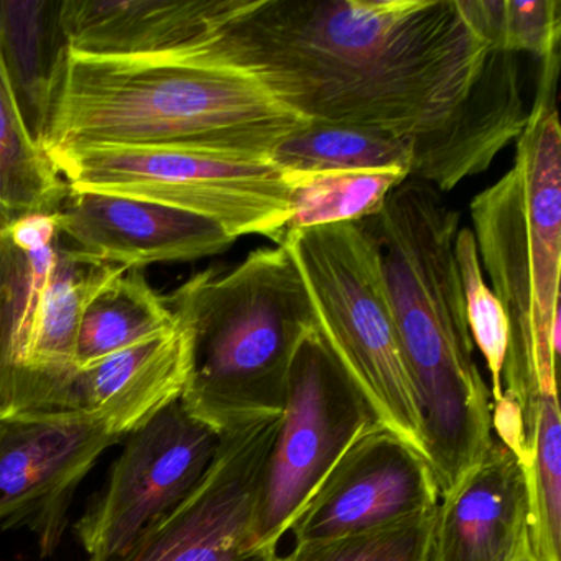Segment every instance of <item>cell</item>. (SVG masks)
I'll return each instance as SVG.
<instances>
[{
    "instance_id": "obj_5",
    "label": "cell",
    "mask_w": 561,
    "mask_h": 561,
    "mask_svg": "<svg viewBox=\"0 0 561 561\" xmlns=\"http://www.w3.org/2000/svg\"><path fill=\"white\" fill-rule=\"evenodd\" d=\"M163 297L190 334L186 412L219 435L280 416L291 360L314 330L287 249H255L236 267L198 272Z\"/></svg>"
},
{
    "instance_id": "obj_2",
    "label": "cell",
    "mask_w": 561,
    "mask_h": 561,
    "mask_svg": "<svg viewBox=\"0 0 561 561\" xmlns=\"http://www.w3.org/2000/svg\"><path fill=\"white\" fill-rule=\"evenodd\" d=\"M459 219L435 186L409 179L360 222L379 249L439 497L494 438L491 392L474 360L456 261Z\"/></svg>"
},
{
    "instance_id": "obj_17",
    "label": "cell",
    "mask_w": 561,
    "mask_h": 561,
    "mask_svg": "<svg viewBox=\"0 0 561 561\" xmlns=\"http://www.w3.org/2000/svg\"><path fill=\"white\" fill-rule=\"evenodd\" d=\"M61 48L58 2L0 0V55L28 130L41 146Z\"/></svg>"
},
{
    "instance_id": "obj_6",
    "label": "cell",
    "mask_w": 561,
    "mask_h": 561,
    "mask_svg": "<svg viewBox=\"0 0 561 561\" xmlns=\"http://www.w3.org/2000/svg\"><path fill=\"white\" fill-rule=\"evenodd\" d=\"M124 271L81 252L58 211L0 226V416L71 412L81 317Z\"/></svg>"
},
{
    "instance_id": "obj_4",
    "label": "cell",
    "mask_w": 561,
    "mask_h": 561,
    "mask_svg": "<svg viewBox=\"0 0 561 561\" xmlns=\"http://www.w3.org/2000/svg\"><path fill=\"white\" fill-rule=\"evenodd\" d=\"M308 121L238 68L61 48L42 149L159 146L268 157Z\"/></svg>"
},
{
    "instance_id": "obj_8",
    "label": "cell",
    "mask_w": 561,
    "mask_h": 561,
    "mask_svg": "<svg viewBox=\"0 0 561 561\" xmlns=\"http://www.w3.org/2000/svg\"><path fill=\"white\" fill-rule=\"evenodd\" d=\"M78 192L160 203L275 241L290 218V176L268 157L159 146H101L48 153Z\"/></svg>"
},
{
    "instance_id": "obj_1",
    "label": "cell",
    "mask_w": 561,
    "mask_h": 561,
    "mask_svg": "<svg viewBox=\"0 0 561 561\" xmlns=\"http://www.w3.org/2000/svg\"><path fill=\"white\" fill-rule=\"evenodd\" d=\"M179 58L238 68L304 119L410 140V179L442 193L527 124L517 55L485 42L461 0H222Z\"/></svg>"
},
{
    "instance_id": "obj_14",
    "label": "cell",
    "mask_w": 561,
    "mask_h": 561,
    "mask_svg": "<svg viewBox=\"0 0 561 561\" xmlns=\"http://www.w3.org/2000/svg\"><path fill=\"white\" fill-rule=\"evenodd\" d=\"M58 218L61 232L81 252L127 271L211 257L238 241L221 226L193 213L70 186Z\"/></svg>"
},
{
    "instance_id": "obj_10",
    "label": "cell",
    "mask_w": 561,
    "mask_h": 561,
    "mask_svg": "<svg viewBox=\"0 0 561 561\" xmlns=\"http://www.w3.org/2000/svg\"><path fill=\"white\" fill-rule=\"evenodd\" d=\"M221 435L186 412L180 400L127 436L106 489L77 524L90 557L121 554L202 482Z\"/></svg>"
},
{
    "instance_id": "obj_22",
    "label": "cell",
    "mask_w": 561,
    "mask_h": 561,
    "mask_svg": "<svg viewBox=\"0 0 561 561\" xmlns=\"http://www.w3.org/2000/svg\"><path fill=\"white\" fill-rule=\"evenodd\" d=\"M528 550L535 561H561V423L557 393H541L537 435L524 462Z\"/></svg>"
},
{
    "instance_id": "obj_12",
    "label": "cell",
    "mask_w": 561,
    "mask_h": 561,
    "mask_svg": "<svg viewBox=\"0 0 561 561\" xmlns=\"http://www.w3.org/2000/svg\"><path fill=\"white\" fill-rule=\"evenodd\" d=\"M121 439L87 412L0 416V527L28 528L54 553L78 485Z\"/></svg>"
},
{
    "instance_id": "obj_16",
    "label": "cell",
    "mask_w": 561,
    "mask_h": 561,
    "mask_svg": "<svg viewBox=\"0 0 561 561\" xmlns=\"http://www.w3.org/2000/svg\"><path fill=\"white\" fill-rule=\"evenodd\" d=\"M188 374L190 334L179 321L170 333L77 369L71 380V412L103 420L124 439L182 399Z\"/></svg>"
},
{
    "instance_id": "obj_15",
    "label": "cell",
    "mask_w": 561,
    "mask_h": 561,
    "mask_svg": "<svg viewBox=\"0 0 561 561\" xmlns=\"http://www.w3.org/2000/svg\"><path fill=\"white\" fill-rule=\"evenodd\" d=\"M442 499L428 561H517L527 547L524 465L497 436Z\"/></svg>"
},
{
    "instance_id": "obj_24",
    "label": "cell",
    "mask_w": 561,
    "mask_h": 561,
    "mask_svg": "<svg viewBox=\"0 0 561 561\" xmlns=\"http://www.w3.org/2000/svg\"><path fill=\"white\" fill-rule=\"evenodd\" d=\"M435 515L426 512L376 530L294 545L277 561H428Z\"/></svg>"
},
{
    "instance_id": "obj_26",
    "label": "cell",
    "mask_w": 561,
    "mask_h": 561,
    "mask_svg": "<svg viewBox=\"0 0 561 561\" xmlns=\"http://www.w3.org/2000/svg\"><path fill=\"white\" fill-rule=\"evenodd\" d=\"M517 561H535L530 550H528V543L527 547L524 548V551H522L520 557L517 558Z\"/></svg>"
},
{
    "instance_id": "obj_7",
    "label": "cell",
    "mask_w": 561,
    "mask_h": 561,
    "mask_svg": "<svg viewBox=\"0 0 561 561\" xmlns=\"http://www.w3.org/2000/svg\"><path fill=\"white\" fill-rule=\"evenodd\" d=\"M277 245L300 272L318 336L377 422L426 459L422 416L373 236L360 222H341L291 232Z\"/></svg>"
},
{
    "instance_id": "obj_25",
    "label": "cell",
    "mask_w": 561,
    "mask_h": 561,
    "mask_svg": "<svg viewBox=\"0 0 561 561\" xmlns=\"http://www.w3.org/2000/svg\"><path fill=\"white\" fill-rule=\"evenodd\" d=\"M456 261L465 295L469 333L488 364L492 382L491 399L497 403L502 397V369L508 346V321L501 301L482 274L474 234L469 228H459L456 236Z\"/></svg>"
},
{
    "instance_id": "obj_13",
    "label": "cell",
    "mask_w": 561,
    "mask_h": 561,
    "mask_svg": "<svg viewBox=\"0 0 561 561\" xmlns=\"http://www.w3.org/2000/svg\"><path fill=\"white\" fill-rule=\"evenodd\" d=\"M428 461L386 426L359 436L291 525L295 543L376 530L436 511Z\"/></svg>"
},
{
    "instance_id": "obj_23",
    "label": "cell",
    "mask_w": 561,
    "mask_h": 561,
    "mask_svg": "<svg viewBox=\"0 0 561 561\" xmlns=\"http://www.w3.org/2000/svg\"><path fill=\"white\" fill-rule=\"evenodd\" d=\"M485 42L507 54L548 60L558 55L561 4L558 0H461Z\"/></svg>"
},
{
    "instance_id": "obj_11",
    "label": "cell",
    "mask_w": 561,
    "mask_h": 561,
    "mask_svg": "<svg viewBox=\"0 0 561 561\" xmlns=\"http://www.w3.org/2000/svg\"><path fill=\"white\" fill-rule=\"evenodd\" d=\"M280 416L222 433L208 472L165 518L124 553L90 561H277L275 548L249 543L262 466Z\"/></svg>"
},
{
    "instance_id": "obj_18",
    "label": "cell",
    "mask_w": 561,
    "mask_h": 561,
    "mask_svg": "<svg viewBox=\"0 0 561 561\" xmlns=\"http://www.w3.org/2000/svg\"><path fill=\"white\" fill-rule=\"evenodd\" d=\"M175 314L157 294L144 268H129L107 282L84 308L77 337V367L175 330Z\"/></svg>"
},
{
    "instance_id": "obj_3",
    "label": "cell",
    "mask_w": 561,
    "mask_h": 561,
    "mask_svg": "<svg viewBox=\"0 0 561 561\" xmlns=\"http://www.w3.org/2000/svg\"><path fill=\"white\" fill-rule=\"evenodd\" d=\"M558 64H545L537 101L518 136L514 165L469 206L479 262L508 321L502 380L492 410L497 438L530 458L541 393H557L560 351L561 129Z\"/></svg>"
},
{
    "instance_id": "obj_21",
    "label": "cell",
    "mask_w": 561,
    "mask_h": 561,
    "mask_svg": "<svg viewBox=\"0 0 561 561\" xmlns=\"http://www.w3.org/2000/svg\"><path fill=\"white\" fill-rule=\"evenodd\" d=\"M288 176L290 218L275 238V244L304 229L366 221L383 208L397 186L410 179L403 170L288 173Z\"/></svg>"
},
{
    "instance_id": "obj_20",
    "label": "cell",
    "mask_w": 561,
    "mask_h": 561,
    "mask_svg": "<svg viewBox=\"0 0 561 561\" xmlns=\"http://www.w3.org/2000/svg\"><path fill=\"white\" fill-rule=\"evenodd\" d=\"M68 185L34 139L0 55V226L32 213H57Z\"/></svg>"
},
{
    "instance_id": "obj_9",
    "label": "cell",
    "mask_w": 561,
    "mask_h": 561,
    "mask_svg": "<svg viewBox=\"0 0 561 561\" xmlns=\"http://www.w3.org/2000/svg\"><path fill=\"white\" fill-rule=\"evenodd\" d=\"M376 425L366 397L311 331L291 360L280 423L262 466L251 547L277 550L341 456Z\"/></svg>"
},
{
    "instance_id": "obj_19",
    "label": "cell",
    "mask_w": 561,
    "mask_h": 561,
    "mask_svg": "<svg viewBox=\"0 0 561 561\" xmlns=\"http://www.w3.org/2000/svg\"><path fill=\"white\" fill-rule=\"evenodd\" d=\"M271 160L288 173L403 170L410 175L413 146L383 130L308 121L271 153Z\"/></svg>"
}]
</instances>
